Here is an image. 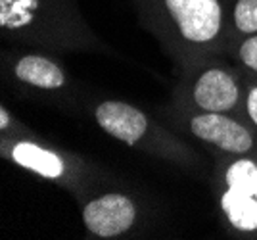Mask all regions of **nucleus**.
Wrapping results in <instances>:
<instances>
[{
    "instance_id": "nucleus-5",
    "label": "nucleus",
    "mask_w": 257,
    "mask_h": 240,
    "mask_svg": "<svg viewBox=\"0 0 257 240\" xmlns=\"http://www.w3.org/2000/svg\"><path fill=\"white\" fill-rule=\"evenodd\" d=\"M246 75L240 67L225 56H211L179 69L171 104L194 111L230 113L246 119Z\"/></svg>"
},
{
    "instance_id": "nucleus-6",
    "label": "nucleus",
    "mask_w": 257,
    "mask_h": 240,
    "mask_svg": "<svg viewBox=\"0 0 257 240\" xmlns=\"http://www.w3.org/2000/svg\"><path fill=\"white\" fill-rule=\"evenodd\" d=\"M217 209L228 232L257 238V150L246 156H213Z\"/></svg>"
},
{
    "instance_id": "nucleus-1",
    "label": "nucleus",
    "mask_w": 257,
    "mask_h": 240,
    "mask_svg": "<svg viewBox=\"0 0 257 240\" xmlns=\"http://www.w3.org/2000/svg\"><path fill=\"white\" fill-rule=\"evenodd\" d=\"M140 23L177 69L228 50L226 8L221 0H135Z\"/></svg>"
},
{
    "instance_id": "nucleus-8",
    "label": "nucleus",
    "mask_w": 257,
    "mask_h": 240,
    "mask_svg": "<svg viewBox=\"0 0 257 240\" xmlns=\"http://www.w3.org/2000/svg\"><path fill=\"white\" fill-rule=\"evenodd\" d=\"M167 115L177 127L209 148L213 156H246L257 150V129L242 117L217 111H194L175 104L167 109Z\"/></svg>"
},
{
    "instance_id": "nucleus-12",
    "label": "nucleus",
    "mask_w": 257,
    "mask_h": 240,
    "mask_svg": "<svg viewBox=\"0 0 257 240\" xmlns=\"http://www.w3.org/2000/svg\"><path fill=\"white\" fill-rule=\"evenodd\" d=\"M246 81H247V88H246V102H244V115H246V119L257 129V79L246 77Z\"/></svg>"
},
{
    "instance_id": "nucleus-4",
    "label": "nucleus",
    "mask_w": 257,
    "mask_h": 240,
    "mask_svg": "<svg viewBox=\"0 0 257 240\" xmlns=\"http://www.w3.org/2000/svg\"><path fill=\"white\" fill-rule=\"evenodd\" d=\"M100 131L135 150L152 154L169 164L198 171L202 158L188 142L139 106L119 98H102L90 109Z\"/></svg>"
},
{
    "instance_id": "nucleus-3",
    "label": "nucleus",
    "mask_w": 257,
    "mask_h": 240,
    "mask_svg": "<svg viewBox=\"0 0 257 240\" xmlns=\"http://www.w3.org/2000/svg\"><path fill=\"white\" fill-rule=\"evenodd\" d=\"M0 156L29 173L52 181L75 194L77 200L94 192L102 173L81 156L67 152L23 125L6 104L0 106Z\"/></svg>"
},
{
    "instance_id": "nucleus-9",
    "label": "nucleus",
    "mask_w": 257,
    "mask_h": 240,
    "mask_svg": "<svg viewBox=\"0 0 257 240\" xmlns=\"http://www.w3.org/2000/svg\"><path fill=\"white\" fill-rule=\"evenodd\" d=\"M79 202L86 232L96 238L125 236L139 223V202L123 190H94Z\"/></svg>"
},
{
    "instance_id": "nucleus-11",
    "label": "nucleus",
    "mask_w": 257,
    "mask_h": 240,
    "mask_svg": "<svg viewBox=\"0 0 257 240\" xmlns=\"http://www.w3.org/2000/svg\"><path fill=\"white\" fill-rule=\"evenodd\" d=\"M228 60L249 79H257V33L247 37L230 50Z\"/></svg>"
},
{
    "instance_id": "nucleus-2",
    "label": "nucleus",
    "mask_w": 257,
    "mask_h": 240,
    "mask_svg": "<svg viewBox=\"0 0 257 240\" xmlns=\"http://www.w3.org/2000/svg\"><path fill=\"white\" fill-rule=\"evenodd\" d=\"M2 39L46 52H106L75 0H0Z\"/></svg>"
},
{
    "instance_id": "nucleus-10",
    "label": "nucleus",
    "mask_w": 257,
    "mask_h": 240,
    "mask_svg": "<svg viewBox=\"0 0 257 240\" xmlns=\"http://www.w3.org/2000/svg\"><path fill=\"white\" fill-rule=\"evenodd\" d=\"M226 27H228V50L234 48L240 41L257 33V0H234L226 8Z\"/></svg>"
},
{
    "instance_id": "nucleus-7",
    "label": "nucleus",
    "mask_w": 257,
    "mask_h": 240,
    "mask_svg": "<svg viewBox=\"0 0 257 240\" xmlns=\"http://www.w3.org/2000/svg\"><path fill=\"white\" fill-rule=\"evenodd\" d=\"M46 50H4L2 79L23 98H35L71 109L77 106V85L62 62Z\"/></svg>"
}]
</instances>
